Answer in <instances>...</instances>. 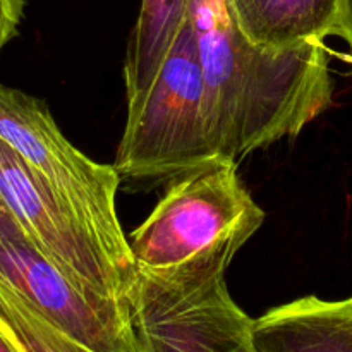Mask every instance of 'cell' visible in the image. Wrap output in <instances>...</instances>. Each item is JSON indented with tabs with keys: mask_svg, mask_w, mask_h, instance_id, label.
Returning a JSON list of instances; mask_svg holds the SVG:
<instances>
[{
	"mask_svg": "<svg viewBox=\"0 0 352 352\" xmlns=\"http://www.w3.org/2000/svg\"><path fill=\"white\" fill-rule=\"evenodd\" d=\"M206 86V117L217 155L239 162L251 151L294 138L333 100L325 41L287 50L254 45L226 0H191Z\"/></svg>",
	"mask_w": 352,
	"mask_h": 352,
	"instance_id": "1",
	"label": "cell"
},
{
	"mask_svg": "<svg viewBox=\"0 0 352 352\" xmlns=\"http://www.w3.org/2000/svg\"><path fill=\"white\" fill-rule=\"evenodd\" d=\"M265 212L237 174L215 158L175 177L153 212L127 237L136 274L229 268L263 226Z\"/></svg>",
	"mask_w": 352,
	"mask_h": 352,
	"instance_id": "2",
	"label": "cell"
},
{
	"mask_svg": "<svg viewBox=\"0 0 352 352\" xmlns=\"http://www.w3.org/2000/svg\"><path fill=\"white\" fill-rule=\"evenodd\" d=\"M215 158L205 78L188 17L146 95L127 107L113 167L120 177L143 181L179 177Z\"/></svg>",
	"mask_w": 352,
	"mask_h": 352,
	"instance_id": "3",
	"label": "cell"
},
{
	"mask_svg": "<svg viewBox=\"0 0 352 352\" xmlns=\"http://www.w3.org/2000/svg\"><path fill=\"white\" fill-rule=\"evenodd\" d=\"M0 140L93 234L117 270L134 280V261L117 215L120 175L79 151L41 100L0 82Z\"/></svg>",
	"mask_w": 352,
	"mask_h": 352,
	"instance_id": "4",
	"label": "cell"
},
{
	"mask_svg": "<svg viewBox=\"0 0 352 352\" xmlns=\"http://www.w3.org/2000/svg\"><path fill=\"white\" fill-rule=\"evenodd\" d=\"M226 272L134 275L126 302L141 352H256L253 320L230 296Z\"/></svg>",
	"mask_w": 352,
	"mask_h": 352,
	"instance_id": "5",
	"label": "cell"
},
{
	"mask_svg": "<svg viewBox=\"0 0 352 352\" xmlns=\"http://www.w3.org/2000/svg\"><path fill=\"white\" fill-rule=\"evenodd\" d=\"M0 277L50 325L93 352H141L127 302L65 275L24 234L0 237Z\"/></svg>",
	"mask_w": 352,
	"mask_h": 352,
	"instance_id": "6",
	"label": "cell"
},
{
	"mask_svg": "<svg viewBox=\"0 0 352 352\" xmlns=\"http://www.w3.org/2000/svg\"><path fill=\"white\" fill-rule=\"evenodd\" d=\"M0 191L34 248L74 280L126 302L124 277L81 220L0 140Z\"/></svg>",
	"mask_w": 352,
	"mask_h": 352,
	"instance_id": "7",
	"label": "cell"
},
{
	"mask_svg": "<svg viewBox=\"0 0 352 352\" xmlns=\"http://www.w3.org/2000/svg\"><path fill=\"white\" fill-rule=\"evenodd\" d=\"M256 352H352V296H302L251 323Z\"/></svg>",
	"mask_w": 352,
	"mask_h": 352,
	"instance_id": "8",
	"label": "cell"
},
{
	"mask_svg": "<svg viewBox=\"0 0 352 352\" xmlns=\"http://www.w3.org/2000/svg\"><path fill=\"white\" fill-rule=\"evenodd\" d=\"M237 26L270 50L336 36L339 0H226Z\"/></svg>",
	"mask_w": 352,
	"mask_h": 352,
	"instance_id": "9",
	"label": "cell"
},
{
	"mask_svg": "<svg viewBox=\"0 0 352 352\" xmlns=\"http://www.w3.org/2000/svg\"><path fill=\"white\" fill-rule=\"evenodd\" d=\"M189 7L191 0H141L124 67L127 107L140 102L157 79L188 23Z\"/></svg>",
	"mask_w": 352,
	"mask_h": 352,
	"instance_id": "10",
	"label": "cell"
},
{
	"mask_svg": "<svg viewBox=\"0 0 352 352\" xmlns=\"http://www.w3.org/2000/svg\"><path fill=\"white\" fill-rule=\"evenodd\" d=\"M0 329L19 352H93L55 329L0 277Z\"/></svg>",
	"mask_w": 352,
	"mask_h": 352,
	"instance_id": "11",
	"label": "cell"
},
{
	"mask_svg": "<svg viewBox=\"0 0 352 352\" xmlns=\"http://www.w3.org/2000/svg\"><path fill=\"white\" fill-rule=\"evenodd\" d=\"M26 0H0V54L17 36Z\"/></svg>",
	"mask_w": 352,
	"mask_h": 352,
	"instance_id": "12",
	"label": "cell"
},
{
	"mask_svg": "<svg viewBox=\"0 0 352 352\" xmlns=\"http://www.w3.org/2000/svg\"><path fill=\"white\" fill-rule=\"evenodd\" d=\"M336 36L347 43L346 60L352 67V0H339V17H337Z\"/></svg>",
	"mask_w": 352,
	"mask_h": 352,
	"instance_id": "13",
	"label": "cell"
},
{
	"mask_svg": "<svg viewBox=\"0 0 352 352\" xmlns=\"http://www.w3.org/2000/svg\"><path fill=\"white\" fill-rule=\"evenodd\" d=\"M17 234H24V232L19 227V223H17V220L14 219L12 212L9 210L6 199H3L2 191H0V237L17 236Z\"/></svg>",
	"mask_w": 352,
	"mask_h": 352,
	"instance_id": "14",
	"label": "cell"
},
{
	"mask_svg": "<svg viewBox=\"0 0 352 352\" xmlns=\"http://www.w3.org/2000/svg\"><path fill=\"white\" fill-rule=\"evenodd\" d=\"M0 352H19L12 344V340L2 332V329H0Z\"/></svg>",
	"mask_w": 352,
	"mask_h": 352,
	"instance_id": "15",
	"label": "cell"
}]
</instances>
